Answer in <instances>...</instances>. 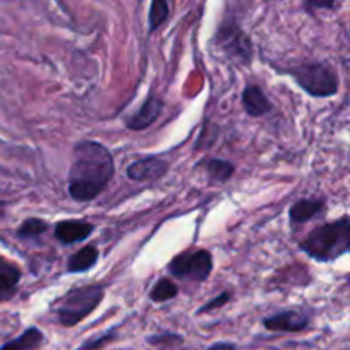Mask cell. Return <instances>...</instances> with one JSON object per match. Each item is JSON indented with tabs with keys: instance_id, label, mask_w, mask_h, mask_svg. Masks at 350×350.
<instances>
[{
	"instance_id": "1",
	"label": "cell",
	"mask_w": 350,
	"mask_h": 350,
	"mask_svg": "<svg viewBox=\"0 0 350 350\" xmlns=\"http://www.w3.org/2000/svg\"><path fill=\"white\" fill-rule=\"evenodd\" d=\"M115 176V161L106 146L96 140H81L74 146L67 190L72 200L88 204L108 188Z\"/></svg>"
},
{
	"instance_id": "2",
	"label": "cell",
	"mask_w": 350,
	"mask_h": 350,
	"mask_svg": "<svg viewBox=\"0 0 350 350\" xmlns=\"http://www.w3.org/2000/svg\"><path fill=\"white\" fill-rule=\"evenodd\" d=\"M301 252L314 258L317 262L330 263L347 255L350 250V219L342 215L338 221L328 222L313 229L299 243Z\"/></svg>"
},
{
	"instance_id": "3",
	"label": "cell",
	"mask_w": 350,
	"mask_h": 350,
	"mask_svg": "<svg viewBox=\"0 0 350 350\" xmlns=\"http://www.w3.org/2000/svg\"><path fill=\"white\" fill-rule=\"evenodd\" d=\"M106 287L103 284L72 287L62 297H58L51 311L55 320L65 328H72L91 317L105 299Z\"/></svg>"
},
{
	"instance_id": "4",
	"label": "cell",
	"mask_w": 350,
	"mask_h": 350,
	"mask_svg": "<svg viewBox=\"0 0 350 350\" xmlns=\"http://www.w3.org/2000/svg\"><path fill=\"white\" fill-rule=\"evenodd\" d=\"M306 94L313 98H330L338 92V74L328 62L306 60L284 68Z\"/></svg>"
},
{
	"instance_id": "5",
	"label": "cell",
	"mask_w": 350,
	"mask_h": 350,
	"mask_svg": "<svg viewBox=\"0 0 350 350\" xmlns=\"http://www.w3.org/2000/svg\"><path fill=\"white\" fill-rule=\"evenodd\" d=\"M214 44L231 60L239 65H250L253 60V43L248 34L243 31L241 24L236 23L232 17L226 16L221 26L217 27V33L214 36Z\"/></svg>"
},
{
	"instance_id": "6",
	"label": "cell",
	"mask_w": 350,
	"mask_h": 350,
	"mask_svg": "<svg viewBox=\"0 0 350 350\" xmlns=\"http://www.w3.org/2000/svg\"><path fill=\"white\" fill-rule=\"evenodd\" d=\"M214 269V258L208 250H190L174 256L167 265V272L181 280L204 282L211 277Z\"/></svg>"
},
{
	"instance_id": "7",
	"label": "cell",
	"mask_w": 350,
	"mask_h": 350,
	"mask_svg": "<svg viewBox=\"0 0 350 350\" xmlns=\"http://www.w3.org/2000/svg\"><path fill=\"white\" fill-rule=\"evenodd\" d=\"M263 327L269 332H284V334H296L303 332L310 327L311 314L310 311L293 308V310H284L272 317L263 318Z\"/></svg>"
},
{
	"instance_id": "8",
	"label": "cell",
	"mask_w": 350,
	"mask_h": 350,
	"mask_svg": "<svg viewBox=\"0 0 350 350\" xmlns=\"http://www.w3.org/2000/svg\"><path fill=\"white\" fill-rule=\"evenodd\" d=\"M170 171V163L163 157L149 156L139 159L126 167V176L133 181H156Z\"/></svg>"
},
{
	"instance_id": "9",
	"label": "cell",
	"mask_w": 350,
	"mask_h": 350,
	"mask_svg": "<svg viewBox=\"0 0 350 350\" xmlns=\"http://www.w3.org/2000/svg\"><path fill=\"white\" fill-rule=\"evenodd\" d=\"M164 108V101L159 96H149L146 101L142 103L139 109L133 113L132 116L125 120V126L133 132H140V130H146L159 118L161 111Z\"/></svg>"
},
{
	"instance_id": "10",
	"label": "cell",
	"mask_w": 350,
	"mask_h": 350,
	"mask_svg": "<svg viewBox=\"0 0 350 350\" xmlns=\"http://www.w3.org/2000/svg\"><path fill=\"white\" fill-rule=\"evenodd\" d=\"M94 231V224L88 221H60L55 224L53 236L62 245L70 246L75 243H82Z\"/></svg>"
},
{
	"instance_id": "11",
	"label": "cell",
	"mask_w": 350,
	"mask_h": 350,
	"mask_svg": "<svg viewBox=\"0 0 350 350\" xmlns=\"http://www.w3.org/2000/svg\"><path fill=\"white\" fill-rule=\"evenodd\" d=\"M325 212H327V200L325 198H301V200L294 202L289 208L291 224H306L318 215H323Z\"/></svg>"
},
{
	"instance_id": "12",
	"label": "cell",
	"mask_w": 350,
	"mask_h": 350,
	"mask_svg": "<svg viewBox=\"0 0 350 350\" xmlns=\"http://www.w3.org/2000/svg\"><path fill=\"white\" fill-rule=\"evenodd\" d=\"M241 103L246 115L253 116V118H262L272 111V103L262 91V88L256 84H250L243 89Z\"/></svg>"
},
{
	"instance_id": "13",
	"label": "cell",
	"mask_w": 350,
	"mask_h": 350,
	"mask_svg": "<svg viewBox=\"0 0 350 350\" xmlns=\"http://www.w3.org/2000/svg\"><path fill=\"white\" fill-rule=\"evenodd\" d=\"M19 267L5 258H0V303H7L17 294V286L21 282Z\"/></svg>"
},
{
	"instance_id": "14",
	"label": "cell",
	"mask_w": 350,
	"mask_h": 350,
	"mask_svg": "<svg viewBox=\"0 0 350 350\" xmlns=\"http://www.w3.org/2000/svg\"><path fill=\"white\" fill-rule=\"evenodd\" d=\"M200 167L205 171V174L208 176V180L214 181V183H228L232 178V174L236 173V167L231 161L226 159H217V157H207V159L200 161Z\"/></svg>"
},
{
	"instance_id": "15",
	"label": "cell",
	"mask_w": 350,
	"mask_h": 350,
	"mask_svg": "<svg viewBox=\"0 0 350 350\" xmlns=\"http://www.w3.org/2000/svg\"><path fill=\"white\" fill-rule=\"evenodd\" d=\"M99 260V250L96 246L89 245L75 252L74 255L68 256L67 260V272L68 273H82L96 267Z\"/></svg>"
},
{
	"instance_id": "16",
	"label": "cell",
	"mask_w": 350,
	"mask_h": 350,
	"mask_svg": "<svg viewBox=\"0 0 350 350\" xmlns=\"http://www.w3.org/2000/svg\"><path fill=\"white\" fill-rule=\"evenodd\" d=\"M44 335L38 327H29L19 337L3 344L0 350H36L43 345Z\"/></svg>"
},
{
	"instance_id": "17",
	"label": "cell",
	"mask_w": 350,
	"mask_h": 350,
	"mask_svg": "<svg viewBox=\"0 0 350 350\" xmlns=\"http://www.w3.org/2000/svg\"><path fill=\"white\" fill-rule=\"evenodd\" d=\"M50 224L40 217H29L17 228L16 236L23 241H38L44 232L48 231Z\"/></svg>"
},
{
	"instance_id": "18",
	"label": "cell",
	"mask_w": 350,
	"mask_h": 350,
	"mask_svg": "<svg viewBox=\"0 0 350 350\" xmlns=\"http://www.w3.org/2000/svg\"><path fill=\"white\" fill-rule=\"evenodd\" d=\"M178 296V286L167 277H163V279L157 280L154 284V287L150 289L149 297L154 303H166V301L174 299Z\"/></svg>"
},
{
	"instance_id": "19",
	"label": "cell",
	"mask_w": 350,
	"mask_h": 350,
	"mask_svg": "<svg viewBox=\"0 0 350 350\" xmlns=\"http://www.w3.org/2000/svg\"><path fill=\"white\" fill-rule=\"evenodd\" d=\"M170 19V3L166 0H152L149 7V33L152 34L157 27Z\"/></svg>"
},
{
	"instance_id": "20",
	"label": "cell",
	"mask_w": 350,
	"mask_h": 350,
	"mask_svg": "<svg viewBox=\"0 0 350 350\" xmlns=\"http://www.w3.org/2000/svg\"><path fill=\"white\" fill-rule=\"evenodd\" d=\"M116 337H118V332L113 328V330L106 332V334H101V335H98V337H92V338H89V340H85L77 350H99V349L105 347V345L115 342Z\"/></svg>"
},
{
	"instance_id": "21",
	"label": "cell",
	"mask_w": 350,
	"mask_h": 350,
	"mask_svg": "<svg viewBox=\"0 0 350 350\" xmlns=\"http://www.w3.org/2000/svg\"><path fill=\"white\" fill-rule=\"evenodd\" d=\"M181 342H183V337L173 334V332H161V334L147 337V344L156 345V347H171L174 344H181Z\"/></svg>"
},
{
	"instance_id": "22",
	"label": "cell",
	"mask_w": 350,
	"mask_h": 350,
	"mask_svg": "<svg viewBox=\"0 0 350 350\" xmlns=\"http://www.w3.org/2000/svg\"><path fill=\"white\" fill-rule=\"evenodd\" d=\"M231 297H232L231 291H224V293H221L219 296H215L214 299H211L208 303H205L202 308H198L197 314H204V313H208V311L219 310V308L226 306V304L231 301Z\"/></svg>"
},
{
	"instance_id": "23",
	"label": "cell",
	"mask_w": 350,
	"mask_h": 350,
	"mask_svg": "<svg viewBox=\"0 0 350 350\" xmlns=\"http://www.w3.org/2000/svg\"><path fill=\"white\" fill-rule=\"evenodd\" d=\"M308 12H313L314 9H335L337 3L335 2H317V0H310V2L304 3Z\"/></svg>"
},
{
	"instance_id": "24",
	"label": "cell",
	"mask_w": 350,
	"mask_h": 350,
	"mask_svg": "<svg viewBox=\"0 0 350 350\" xmlns=\"http://www.w3.org/2000/svg\"><path fill=\"white\" fill-rule=\"evenodd\" d=\"M207 350H238V347L231 344V342H217V344L211 345Z\"/></svg>"
},
{
	"instance_id": "25",
	"label": "cell",
	"mask_w": 350,
	"mask_h": 350,
	"mask_svg": "<svg viewBox=\"0 0 350 350\" xmlns=\"http://www.w3.org/2000/svg\"><path fill=\"white\" fill-rule=\"evenodd\" d=\"M5 211H7V202L0 200V221H2L3 215H5Z\"/></svg>"
}]
</instances>
